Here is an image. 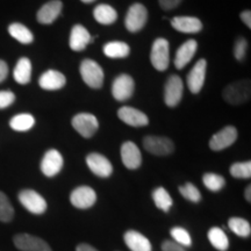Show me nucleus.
I'll use <instances>...</instances> for the list:
<instances>
[{"instance_id": "f257e3e1", "label": "nucleus", "mask_w": 251, "mask_h": 251, "mask_svg": "<svg viewBox=\"0 0 251 251\" xmlns=\"http://www.w3.org/2000/svg\"><path fill=\"white\" fill-rule=\"evenodd\" d=\"M251 84L249 79H241L229 84L224 90V98L231 105H241L250 100Z\"/></svg>"}, {"instance_id": "f03ea898", "label": "nucleus", "mask_w": 251, "mask_h": 251, "mask_svg": "<svg viewBox=\"0 0 251 251\" xmlns=\"http://www.w3.org/2000/svg\"><path fill=\"white\" fill-rule=\"evenodd\" d=\"M80 76L83 78L84 83L91 89H100L103 84V71L100 65L93 59H84L81 62Z\"/></svg>"}, {"instance_id": "7ed1b4c3", "label": "nucleus", "mask_w": 251, "mask_h": 251, "mask_svg": "<svg viewBox=\"0 0 251 251\" xmlns=\"http://www.w3.org/2000/svg\"><path fill=\"white\" fill-rule=\"evenodd\" d=\"M150 61L157 71H165L170 64V47L168 40L157 39L152 43Z\"/></svg>"}, {"instance_id": "20e7f679", "label": "nucleus", "mask_w": 251, "mask_h": 251, "mask_svg": "<svg viewBox=\"0 0 251 251\" xmlns=\"http://www.w3.org/2000/svg\"><path fill=\"white\" fill-rule=\"evenodd\" d=\"M148 19V11L142 4H133L128 9L125 19L126 28L130 33H137L146 26Z\"/></svg>"}, {"instance_id": "39448f33", "label": "nucleus", "mask_w": 251, "mask_h": 251, "mask_svg": "<svg viewBox=\"0 0 251 251\" xmlns=\"http://www.w3.org/2000/svg\"><path fill=\"white\" fill-rule=\"evenodd\" d=\"M19 201L28 212L40 215L47 211V201L41 194L34 190H23L19 193Z\"/></svg>"}, {"instance_id": "423d86ee", "label": "nucleus", "mask_w": 251, "mask_h": 251, "mask_svg": "<svg viewBox=\"0 0 251 251\" xmlns=\"http://www.w3.org/2000/svg\"><path fill=\"white\" fill-rule=\"evenodd\" d=\"M143 147L155 156H168L175 151L174 142L164 136H146L143 139Z\"/></svg>"}, {"instance_id": "0eeeda50", "label": "nucleus", "mask_w": 251, "mask_h": 251, "mask_svg": "<svg viewBox=\"0 0 251 251\" xmlns=\"http://www.w3.org/2000/svg\"><path fill=\"white\" fill-rule=\"evenodd\" d=\"M72 127L85 139L92 137L99 128L98 119L90 113H79L72 119Z\"/></svg>"}, {"instance_id": "6e6552de", "label": "nucleus", "mask_w": 251, "mask_h": 251, "mask_svg": "<svg viewBox=\"0 0 251 251\" xmlns=\"http://www.w3.org/2000/svg\"><path fill=\"white\" fill-rule=\"evenodd\" d=\"M184 92V84L177 75H172L164 86V101L169 107H176L180 102Z\"/></svg>"}, {"instance_id": "1a4fd4ad", "label": "nucleus", "mask_w": 251, "mask_h": 251, "mask_svg": "<svg viewBox=\"0 0 251 251\" xmlns=\"http://www.w3.org/2000/svg\"><path fill=\"white\" fill-rule=\"evenodd\" d=\"M14 246L21 251H52L42 238L30 234H18L13 238Z\"/></svg>"}, {"instance_id": "9d476101", "label": "nucleus", "mask_w": 251, "mask_h": 251, "mask_svg": "<svg viewBox=\"0 0 251 251\" xmlns=\"http://www.w3.org/2000/svg\"><path fill=\"white\" fill-rule=\"evenodd\" d=\"M135 90L134 79L129 75H120L115 78L112 85V94L118 101H126L130 99Z\"/></svg>"}, {"instance_id": "9b49d317", "label": "nucleus", "mask_w": 251, "mask_h": 251, "mask_svg": "<svg viewBox=\"0 0 251 251\" xmlns=\"http://www.w3.org/2000/svg\"><path fill=\"white\" fill-rule=\"evenodd\" d=\"M237 129L233 126H226L221 130L214 134L209 141V148L214 151H221L237 140Z\"/></svg>"}, {"instance_id": "f8f14e48", "label": "nucleus", "mask_w": 251, "mask_h": 251, "mask_svg": "<svg viewBox=\"0 0 251 251\" xmlns=\"http://www.w3.org/2000/svg\"><path fill=\"white\" fill-rule=\"evenodd\" d=\"M86 164L94 175L101 178H107L113 174V165L107 157L101 153L92 152L86 157Z\"/></svg>"}, {"instance_id": "ddd939ff", "label": "nucleus", "mask_w": 251, "mask_h": 251, "mask_svg": "<svg viewBox=\"0 0 251 251\" xmlns=\"http://www.w3.org/2000/svg\"><path fill=\"white\" fill-rule=\"evenodd\" d=\"M70 201L76 208L86 209L96 203L97 194L90 186H79L71 192Z\"/></svg>"}, {"instance_id": "4468645a", "label": "nucleus", "mask_w": 251, "mask_h": 251, "mask_svg": "<svg viewBox=\"0 0 251 251\" xmlns=\"http://www.w3.org/2000/svg\"><path fill=\"white\" fill-rule=\"evenodd\" d=\"M63 168V157L56 149H50L41 161V171L47 177H55Z\"/></svg>"}, {"instance_id": "2eb2a0df", "label": "nucleus", "mask_w": 251, "mask_h": 251, "mask_svg": "<svg viewBox=\"0 0 251 251\" xmlns=\"http://www.w3.org/2000/svg\"><path fill=\"white\" fill-rule=\"evenodd\" d=\"M206 70L207 62L206 59L202 58L196 63L192 70L187 75V86L192 93L197 94L201 91L203 83H205Z\"/></svg>"}, {"instance_id": "dca6fc26", "label": "nucleus", "mask_w": 251, "mask_h": 251, "mask_svg": "<svg viewBox=\"0 0 251 251\" xmlns=\"http://www.w3.org/2000/svg\"><path fill=\"white\" fill-rule=\"evenodd\" d=\"M121 159L124 165L129 170H136L142 164V155L137 146L127 141L121 147Z\"/></svg>"}, {"instance_id": "f3484780", "label": "nucleus", "mask_w": 251, "mask_h": 251, "mask_svg": "<svg viewBox=\"0 0 251 251\" xmlns=\"http://www.w3.org/2000/svg\"><path fill=\"white\" fill-rule=\"evenodd\" d=\"M118 115L121 121L131 127H144L149 124V119L143 112L134 107H129V106L121 107L119 109Z\"/></svg>"}, {"instance_id": "a211bd4d", "label": "nucleus", "mask_w": 251, "mask_h": 251, "mask_svg": "<svg viewBox=\"0 0 251 251\" xmlns=\"http://www.w3.org/2000/svg\"><path fill=\"white\" fill-rule=\"evenodd\" d=\"M93 41L91 34L85 27L81 25H75L71 29L69 46L74 51H81L86 48V46Z\"/></svg>"}, {"instance_id": "6ab92c4d", "label": "nucleus", "mask_w": 251, "mask_h": 251, "mask_svg": "<svg viewBox=\"0 0 251 251\" xmlns=\"http://www.w3.org/2000/svg\"><path fill=\"white\" fill-rule=\"evenodd\" d=\"M62 8L63 4L59 0L48 1L37 12V21L42 25H51L61 15Z\"/></svg>"}, {"instance_id": "aec40b11", "label": "nucleus", "mask_w": 251, "mask_h": 251, "mask_svg": "<svg viewBox=\"0 0 251 251\" xmlns=\"http://www.w3.org/2000/svg\"><path fill=\"white\" fill-rule=\"evenodd\" d=\"M126 246L130 251H151L152 247L150 241L137 230H128L124 235Z\"/></svg>"}, {"instance_id": "412c9836", "label": "nucleus", "mask_w": 251, "mask_h": 251, "mask_svg": "<svg viewBox=\"0 0 251 251\" xmlns=\"http://www.w3.org/2000/svg\"><path fill=\"white\" fill-rule=\"evenodd\" d=\"M65 83H67V78L64 75L56 70L46 71L39 79V85L47 91L61 90Z\"/></svg>"}, {"instance_id": "4be33fe9", "label": "nucleus", "mask_w": 251, "mask_h": 251, "mask_svg": "<svg viewBox=\"0 0 251 251\" xmlns=\"http://www.w3.org/2000/svg\"><path fill=\"white\" fill-rule=\"evenodd\" d=\"M197 49H198V43L196 40H188L185 43H183V45L178 48L177 52H176V57H175L176 68L183 69L186 67L188 63L191 62V59L193 58Z\"/></svg>"}, {"instance_id": "5701e85b", "label": "nucleus", "mask_w": 251, "mask_h": 251, "mask_svg": "<svg viewBox=\"0 0 251 251\" xmlns=\"http://www.w3.org/2000/svg\"><path fill=\"white\" fill-rule=\"evenodd\" d=\"M171 25L175 29L186 34L199 33L202 29L201 21L194 17H176L171 20Z\"/></svg>"}, {"instance_id": "b1692460", "label": "nucleus", "mask_w": 251, "mask_h": 251, "mask_svg": "<svg viewBox=\"0 0 251 251\" xmlns=\"http://www.w3.org/2000/svg\"><path fill=\"white\" fill-rule=\"evenodd\" d=\"M93 17L97 23H99L100 25H112L117 21L118 13L112 6L100 4L94 8Z\"/></svg>"}, {"instance_id": "393cba45", "label": "nucleus", "mask_w": 251, "mask_h": 251, "mask_svg": "<svg viewBox=\"0 0 251 251\" xmlns=\"http://www.w3.org/2000/svg\"><path fill=\"white\" fill-rule=\"evenodd\" d=\"M13 77L15 81L21 85L29 83L31 78V63L29 58L23 57L19 59L14 68Z\"/></svg>"}, {"instance_id": "a878e982", "label": "nucleus", "mask_w": 251, "mask_h": 251, "mask_svg": "<svg viewBox=\"0 0 251 251\" xmlns=\"http://www.w3.org/2000/svg\"><path fill=\"white\" fill-rule=\"evenodd\" d=\"M129 46L120 41H113L103 47V54L109 58H125L129 55Z\"/></svg>"}, {"instance_id": "bb28decb", "label": "nucleus", "mask_w": 251, "mask_h": 251, "mask_svg": "<svg viewBox=\"0 0 251 251\" xmlns=\"http://www.w3.org/2000/svg\"><path fill=\"white\" fill-rule=\"evenodd\" d=\"M8 33L13 39L19 41L23 45H29L34 41L33 33L23 24H12L8 27Z\"/></svg>"}, {"instance_id": "cd10ccee", "label": "nucleus", "mask_w": 251, "mask_h": 251, "mask_svg": "<svg viewBox=\"0 0 251 251\" xmlns=\"http://www.w3.org/2000/svg\"><path fill=\"white\" fill-rule=\"evenodd\" d=\"M207 237H208L209 242L212 243V246L218 249L219 251H226L228 250L229 248V240L228 236L226 233L222 230L221 228L213 227L208 230V234H207Z\"/></svg>"}, {"instance_id": "c85d7f7f", "label": "nucleus", "mask_w": 251, "mask_h": 251, "mask_svg": "<svg viewBox=\"0 0 251 251\" xmlns=\"http://www.w3.org/2000/svg\"><path fill=\"white\" fill-rule=\"evenodd\" d=\"M35 125V119L31 114L28 113H23V114H18L11 119L9 126L13 130L17 131H27L31 129Z\"/></svg>"}, {"instance_id": "c756f323", "label": "nucleus", "mask_w": 251, "mask_h": 251, "mask_svg": "<svg viewBox=\"0 0 251 251\" xmlns=\"http://www.w3.org/2000/svg\"><path fill=\"white\" fill-rule=\"evenodd\" d=\"M152 199L157 208L162 209L163 212H169L174 205V200L164 187H157L156 190H153Z\"/></svg>"}, {"instance_id": "7c9ffc66", "label": "nucleus", "mask_w": 251, "mask_h": 251, "mask_svg": "<svg viewBox=\"0 0 251 251\" xmlns=\"http://www.w3.org/2000/svg\"><path fill=\"white\" fill-rule=\"evenodd\" d=\"M228 226L234 234L240 237H249L251 235V226L247 220L242 218H230Z\"/></svg>"}, {"instance_id": "2f4dec72", "label": "nucleus", "mask_w": 251, "mask_h": 251, "mask_svg": "<svg viewBox=\"0 0 251 251\" xmlns=\"http://www.w3.org/2000/svg\"><path fill=\"white\" fill-rule=\"evenodd\" d=\"M203 185L212 192H219L226 185V179L222 176L216 174H205L202 177Z\"/></svg>"}, {"instance_id": "473e14b6", "label": "nucleus", "mask_w": 251, "mask_h": 251, "mask_svg": "<svg viewBox=\"0 0 251 251\" xmlns=\"http://www.w3.org/2000/svg\"><path fill=\"white\" fill-rule=\"evenodd\" d=\"M14 218V208L7 196L0 191V221L11 222Z\"/></svg>"}, {"instance_id": "72a5a7b5", "label": "nucleus", "mask_w": 251, "mask_h": 251, "mask_svg": "<svg viewBox=\"0 0 251 251\" xmlns=\"http://www.w3.org/2000/svg\"><path fill=\"white\" fill-rule=\"evenodd\" d=\"M230 175L238 179H247L251 177V162H238L230 166Z\"/></svg>"}, {"instance_id": "f704fd0d", "label": "nucleus", "mask_w": 251, "mask_h": 251, "mask_svg": "<svg viewBox=\"0 0 251 251\" xmlns=\"http://www.w3.org/2000/svg\"><path fill=\"white\" fill-rule=\"evenodd\" d=\"M179 193L188 201H192L194 203L199 202L201 200V193L198 190L196 185L192 183H186L183 186H179Z\"/></svg>"}, {"instance_id": "c9c22d12", "label": "nucleus", "mask_w": 251, "mask_h": 251, "mask_svg": "<svg viewBox=\"0 0 251 251\" xmlns=\"http://www.w3.org/2000/svg\"><path fill=\"white\" fill-rule=\"evenodd\" d=\"M170 234L172 238L175 240V242H177L180 246L185 247H191L192 246V238H191L190 234L186 229L181 227H174L170 230Z\"/></svg>"}, {"instance_id": "e433bc0d", "label": "nucleus", "mask_w": 251, "mask_h": 251, "mask_svg": "<svg viewBox=\"0 0 251 251\" xmlns=\"http://www.w3.org/2000/svg\"><path fill=\"white\" fill-rule=\"evenodd\" d=\"M248 50V41L244 37H240L236 40L234 46V56L237 61H243L247 55Z\"/></svg>"}, {"instance_id": "4c0bfd02", "label": "nucleus", "mask_w": 251, "mask_h": 251, "mask_svg": "<svg viewBox=\"0 0 251 251\" xmlns=\"http://www.w3.org/2000/svg\"><path fill=\"white\" fill-rule=\"evenodd\" d=\"M15 101V94L12 91H0V109L9 107Z\"/></svg>"}, {"instance_id": "58836bf2", "label": "nucleus", "mask_w": 251, "mask_h": 251, "mask_svg": "<svg viewBox=\"0 0 251 251\" xmlns=\"http://www.w3.org/2000/svg\"><path fill=\"white\" fill-rule=\"evenodd\" d=\"M162 250L163 251H186V249L180 244H178L175 241H170V240H165L164 242L162 243Z\"/></svg>"}, {"instance_id": "ea45409f", "label": "nucleus", "mask_w": 251, "mask_h": 251, "mask_svg": "<svg viewBox=\"0 0 251 251\" xmlns=\"http://www.w3.org/2000/svg\"><path fill=\"white\" fill-rule=\"evenodd\" d=\"M158 1L159 6H161L164 11H171V9L177 7L183 0H158Z\"/></svg>"}, {"instance_id": "a19ab883", "label": "nucleus", "mask_w": 251, "mask_h": 251, "mask_svg": "<svg viewBox=\"0 0 251 251\" xmlns=\"http://www.w3.org/2000/svg\"><path fill=\"white\" fill-rule=\"evenodd\" d=\"M8 75V65L6 64L5 61L0 59V83H2Z\"/></svg>"}, {"instance_id": "79ce46f5", "label": "nucleus", "mask_w": 251, "mask_h": 251, "mask_svg": "<svg viewBox=\"0 0 251 251\" xmlns=\"http://www.w3.org/2000/svg\"><path fill=\"white\" fill-rule=\"evenodd\" d=\"M241 20L243 21L244 25L248 28H251V12L250 11H244L241 13Z\"/></svg>"}, {"instance_id": "37998d69", "label": "nucleus", "mask_w": 251, "mask_h": 251, "mask_svg": "<svg viewBox=\"0 0 251 251\" xmlns=\"http://www.w3.org/2000/svg\"><path fill=\"white\" fill-rule=\"evenodd\" d=\"M76 251H98V250L87 243H80L77 246Z\"/></svg>"}, {"instance_id": "c03bdc74", "label": "nucleus", "mask_w": 251, "mask_h": 251, "mask_svg": "<svg viewBox=\"0 0 251 251\" xmlns=\"http://www.w3.org/2000/svg\"><path fill=\"white\" fill-rule=\"evenodd\" d=\"M244 198L247 201H251V185H248L246 191H244Z\"/></svg>"}, {"instance_id": "a18cd8bd", "label": "nucleus", "mask_w": 251, "mask_h": 251, "mask_svg": "<svg viewBox=\"0 0 251 251\" xmlns=\"http://www.w3.org/2000/svg\"><path fill=\"white\" fill-rule=\"evenodd\" d=\"M80 1L85 2V4H90V2H93V1H96V0H80Z\"/></svg>"}]
</instances>
